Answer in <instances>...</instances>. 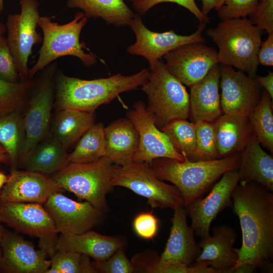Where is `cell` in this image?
I'll use <instances>...</instances> for the list:
<instances>
[{
  "label": "cell",
  "mask_w": 273,
  "mask_h": 273,
  "mask_svg": "<svg viewBox=\"0 0 273 273\" xmlns=\"http://www.w3.org/2000/svg\"><path fill=\"white\" fill-rule=\"evenodd\" d=\"M1 272L46 273L50 259L43 249L37 250L32 242L17 233L5 231L1 242Z\"/></svg>",
  "instance_id": "obj_18"
},
{
  "label": "cell",
  "mask_w": 273,
  "mask_h": 273,
  "mask_svg": "<svg viewBox=\"0 0 273 273\" xmlns=\"http://www.w3.org/2000/svg\"><path fill=\"white\" fill-rule=\"evenodd\" d=\"M112 185L127 188L145 197L152 208L174 210L185 207L184 198L177 188L159 179L148 163L132 162L125 166L117 165Z\"/></svg>",
  "instance_id": "obj_9"
},
{
  "label": "cell",
  "mask_w": 273,
  "mask_h": 273,
  "mask_svg": "<svg viewBox=\"0 0 273 273\" xmlns=\"http://www.w3.org/2000/svg\"><path fill=\"white\" fill-rule=\"evenodd\" d=\"M239 153L240 181H253L273 191V157L261 147L254 133Z\"/></svg>",
  "instance_id": "obj_26"
},
{
  "label": "cell",
  "mask_w": 273,
  "mask_h": 273,
  "mask_svg": "<svg viewBox=\"0 0 273 273\" xmlns=\"http://www.w3.org/2000/svg\"><path fill=\"white\" fill-rule=\"evenodd\" d=\"M0 222L18 232L37 238L39 248L50 258L57 251L58 233L43 204L0 203Z\"/></svg>",
  "instance_id": "obj_10"
},
{
  "label": "cell",
  "mask_w": 273,
  "mask_h": 273,
  "mask_svg": "<svg viewBox=\"0 0 273 273\" xmlns=\"http://www.w3.org/2000/svg\"><path fill=\"white\" fill-rule=\"evenodd\" d=\"M80 266V273L98 272L93 263V261H91L89 257L86 255L81 254Z\"/></svg>",
  "instance_id": "obj_46"
},
{
  "label": "cell",
  "mask_w": 273,
  "mask_h": 273,
  "mask_svg": "<svg viewBox=\"0 0 273 273\" xmlns=\"http://www.w3.org/2000/svg\"><path fill=\"white\" fill-rule=\"evenodd\" d=\"M260 0H224L223 6L217 11L221 21L246 18L256 9Z\"/></svg>",
  "instance_id": "obj_39"
},
{
  "label": "cell",
  "mask_w": 273,
  "mask_h": 273,
  "mask_svg": "<svg viewBox=\"0 0 273 273\" xmlns=\"http://www.w3.org/2000/svg\"><path fill=\"white\" fill-rule=\"evenodd\" d=\"M121 236L111 237L92 230L79 234H60L56 244L57 250L72 251L86 255L95 261L109 258L120 247L126 246Z\"/></svg>",
  "instance_id": "obj_23"
},
{
  "label": "cell",
  "mask_w": 273,
  "mask_h": 273,
  "mask_svg": "<svg viewBox=\"0 0 273 273\" xmlns=\"http://www.w3.org/2000/svg\"><path fill=\"white\" fill-rule=\"evenodd\" d=\"M7 32L6 25L0 22V36L4 35Z\"/></svg>",
  "instance_id": "obj_51"
},
{
  "label": "cell",
  "mask_w": 273,
  "mask_h": 273,
  "mask_svg": "<svg viewBox=\"0 0 273 273\" xmlns=\"http://www.w3.org/2000/svg\"><path fill=\"white\" fill-rule=\"evenodd\" d=\"M213 128L219 158L239 153L254 133L248 115L243 114L223 113Z\"/></svg>",
  "instance_id": "obj_25"
},
{
  "label": "cell",
  "mask_w": 273,
  "mask_h": 273,
  "mask_svg": "<svg viewBox=\"0 0 273 273\" xmlns=\"http://www.w3.org/2000/svg\"><path fill=\"white\" fill-rule=\"evenodd\" d=\"M147 81L141 89L146 95V108L155 117L161 129L176 119H187L190 115V97L185 86L167 69L161 59L150 66Z\"/></svg>",
  "instance_id": "obj_7"
},
{
  "label": "cell",
  "mask_w": 273,
  "mask_h": 273,
  "mask_svg": "<svg viewBox=\"0 0 273 273\" xmlns=\"http://www.w3.org/2000/svg\"><path fill=\"white\" fill-rule=\"evenodd\" d=\"M253 79L262 88H264V89L273 99V72L269 71L265 76H260L256 74Z\"/></svg>",
  "instance_id": "obj_44"
},
{
  "label": "cell",
  "mask_w": 273,
  "mask_h": 273,
  "mask_svg": "<svg viewBox=\"0 0 273 273\" xmlns=\"http://www.w3.org/2000/svg\"><path fill=\"white\" fill-rule=\"evenodd\" d=\"M0 78L11 82L21 81L6 37L0 36Z\"/></svg>",
  "instance_id": "obj_40"
},
{
  "label": "cell",
  "mask_w": 273,
  "mask_h": 273,
  "mask_svg": "<svg viewBox=\"0 0 273 273\" xmlns=\"http://www.w3.org/2000/svg\"><path fill=\"white\" fill-rule=\"evenodd\" d=\"M117 166L103 156L93 162L69 163L51 177L65 191L85 200L106 213L110 211L106 196L114 187L112 178Z\"/></svg>",
  "instance_id": "obj_6"
},
{
  "label": "cell",
  "mask_w": 273,
  "mask_h": 273,
  "mask_svg": "<svg viewBox=\"0 0 273 273\" xmlns=\"http://www.w3.org/2000/svg\"><path fill=\"white\" fill-rule=\"evenodd\" d=\"M67 150L49 134L36 146L21 167L26 171L52 175L69 163Z\"/></svg>",
  "instance_id": "obj_28"
},
{
  "label": "cell",
  "mask_w": 273,
  "mask_h": 273,
  "mask_svg": "<svg viewBox=\"0 0 273 273\" xmlns=\"http://www.w3.org/2000/svg\"><path fill=\"white\" fill-rule=\"evenodd\" d=\"M149 69L124 75L86 80L70 77L58 70L55 78V99L59 110L65 109L95 112L113 101L120 94L138 89L148 80Z\"/></svg>",
  "instance_id": "obj_2"
},
{
  "label": "cell",
  "mask_w": 273,
  "mask_h": 273,
  "mask_svg": "<svg viewBox=\"0 0 273 273\" xmlns=\"http://www.w3.org/2000/svg\"><path fill=\"white\" fill-rule=\"evenodd\" d=\"M168 137L173 148L186 160L192 157L196 146V125L186 119L173 120L160 129Z\"/></svg>",
  "instance_id": "obj_34"
},
{
  "label": "cell",
  "mask_w": 273,
  "mask_h": 273,
  "mask_svg": "<svg viewBox=\"0 0 273 273\" xmlns=\"http://www.w3.org/2000/svg\"><path fill=\"white\" fill-rule=\"evenodd\" d=\"M81 254L68 250H57L50 257L46 273H80Z\"/></svg>",
  "instance_id": "obj_36"
},
{
  "label": "cell",
  "mask_w": 273,
  "mask_h": 273,
  "mask_svg": "<svg viewBox=\"0 0 273 273\" xmlns=\"http://www.w3.org/2000/svg\"><path fill=\"white\" fill-rule=\"evenodd\" d=\"M224 0H201L202 9L201 12L205 15L207 14L212 10L218 11L223 6Z\"/></svg>",
  "instance_id": "obj_45"
},
{
  "label": "cell",
  "mask_w": 273,
  "mask_h": 273,
  "mask_svg": "<svg viewBox=\"0 0 273 273\" xmlns=\"http://www.w3.org/2000/svg\"><path fill=\"white\" fill-rule=\"evenodd\" d=\"M266 39L261 42L258 53V64L266 66H273V32L267 33Z\"/></svg>",
  "instance_id": "obj_43"
},
{
  "label": "cell",
  "mask_w": 273,
  "mask_h": 273,
  "mask_svg": "<svg viewBox=\"0 0 273 273\" xmlns=\"http://www.w3.org/2000/svg\"><path fill=\"white\" fill-rule=\"evenodd\" d=\"M5 229L3 227L2 225V223L0 222V259L2 255V250L1 248V242L2 239V237L3 236V235L5 232Z\"/></svg>",
  "instance_id": "obj_50"
},
{
  "label": "cell",
  "mask_w": 273,
  "mask_h": 273,
  "mask_svg": "<svg viewBox=\"0 0 273 273\" xmlns=\"http://www.w3.org/2000/svg\"><path fill=\"white\" fill-rule=\"evenodd\" d=\"M263 31L249 19L241 18L221 21L206 33L218 48V63L234 66L253 78Z\"/></svg>",
  "instance_id": "obj_4"
},
{
  "label": "cell",
  "mask_w": 273,
  "mask_h": 273,
  "mask_svg": "<svg viewBox=\"0 0 273 273\" xmlns=\"http://www.w3.org/2000/svg\"><path fill=\"white\" fill-rule=\"evenodd\" d=\"M196 125V146L190 161L219 159L216 147L213 122L198 120Z\"/></svg>",
  "instance_id": "obj_35"
},
{
  "label": "cell",
  "mask_w": 273,
  "mask_h": 273,
  "mask_svg": "<svg viewBox=\"0 0 273 273\" xmlns=\"http://www.w3.org/2000/svg\"><path fill=\"white\" fill-rule=\"evenodd\" d=\"M61 188L50 175L14 168L0 192V203H35L43 204Z\"/></svg>",
  "instance_id": "obj_19"
},
{
  "label": "cell",
  "mask_w": 273,
  "mask_h": 273,
  "mask_svg": "<svg viewBox=\"0 0 273 273\" xmlns=\"http://www.w3.org/2000/svg\"><path fill=\"white\" fill-rule=\"evenodd\" d=\"M9 162V155L5 149L0 145V163Z\"/></svg>",
  "instance_id": "obj_48"
},
{
  "label": "cell",
  "mask_w": 273,
  "mask_h": 273,
  "mask_svg": "<svg viewBox=\"0 0 273 273\" xmlns=\"http://www.w3.org/2000/svg\"><path fill=\"white\" fill-rule=\"evenodd\" d=\"M163 57L168 71L189 87L203 79L212 67L219 64L217 51L201 42L180 46Z\"/></svg>",
  "instance_id": "obj_16"
},
{
  "label": "cell",
  "mask_w": 273,
  "mask_h": 273,
  "mask_svg": "<svg viewBox=\"0 0 273 273\" xmlns=\"http://www.w3.org/2000/svg\"><path fill=\"white\" fill-rule=\"evenodd\" d=\"M58 233L79 234L101 224L105 213L87 201L77 202L58 192L43 204Z\"/></svg>",
  "instance_id": "obj_15"
},
{
  "label": "cell",
  "mask_w": 273,
  "mask_h": 273,
  "mask_svg": "<svg viewBox=\"0 0 273 273\" xmlns=\"http://www.w3.org/2000/svg\"><path fill=\"white\" fill-rule=\"evenodd\" d=\"M58 64L52 62L40 71L22 118L23 139L17 164L20 167L36 146L49 134Z\"/></svg>",
  "instance_id": "obj_8"
},
{
  "label": "cell",
  "mask_w": 273,
  "mask_h": 273,
  "mask_svg": "<svg viewBox=\"0 0 273 273\" xmlns=\"http://www.w3.org/2000/svg\"><path fill=\"white\" fill-rule=\"evenodd\" d=\"M52 18L39 16L37 25L42 30V46L38 52V57L35 64L29 69L28 78L34 75L55 60L62 57L71 56L78 58L87 67L96 64V56L90 52L84 42L80 41V35L88 19L82 12L75 14L73 19L65 24L60 25L53 22Z\"/></svg>",
  "instance_id": "obj_5"
},
{
  "label": "cell",
  "mask_w": 273,
  "mask_h": 273,
  "mask_svg": "<svg viewBox=\"0 0 273 273\" xmlns=\"http://www.w3.org/2000/svg\"><path fill=\"white\" fill-rule=\"evenodd\" d=\"M131 0H67L69 8L82 11L88 19H101L109 25L129 26L135 13L126 4Z\"/></svg>",
  "instance_id": "obj_27"
},
{
  "label": "cell",
  "mask_w": 273,
  "mask_h": 273,
  "mask_svg": "<svg viewBox=\"0 0 273 273\" xmlns=\"http://www.w3.org/2000/svg\"><path fill=\"white\" fill-rule=\"evenodd\" d=\"M35 84V79L17 82L0 78V118L25 106Z\"/></svg>",
  "instance_id": "obj_32"
},
{
  "label": "cell",
  "mask_w": 273,
  "mask_h": 273,
  "mask_svg": "<svg viewBox=\"0 0 273 273\" xmlns=\"http://www.w3.org/2000/svg\"><path fill=\"white\" fill-rule=\"evenodd\" d=\"M236 233L226 225L215 226L212 235L201 239L198 243L201 253L194 264H204L217 273H230L236 265L238 255L234 247Z\"/></svg>",
  "instance_id": "obj_21"
},
{
  "label": "cell",
  "mask_w": 273,
  "mask_h": 273,
  "mask_svg": "<svg viewBox=\"0 0 273 273\" xmlns=\"http://www.w3.org/2000/svg\"><path fill=\"white\" fill-rule=\"evenodd\" d=\"M20 14H9L6 22L9 48L21 81L29 79L28 61L33 46L42 41L36 31L39 15L37 0H20Z\"/></svg>",
  "instance_id": "obj_11"
},
{
  "label": "cell",
  "mask_w": 273,
  "mask_h": 273,
  "mask_svg": "<svg viewBox=\"0 0 273 273\" xmlns=\"http://www.w3.org/2000/svg\"><path fill=\"white\" fill-rule=\"evenodd\" d=\"M220 78L218 64L190 87V114L194 122L198 120L213 122L223 114L219 90Z\"/></svg>",
  "instance_id": "obj_22"
},
{
  "label": "cell",
  "mask_w": 273,
  "mask_h": 273,
  "mask_svg": "<svg viewBox=\"0 0 273 273\" xmlns=\"http://www.w3.org/2000/svg\"><path fill=\"white\" fill-rule=\"evenodd\" d=\"M95 112L60 110L53 120L52 135L67 149L95 123Z\"/></svg>",
  "instance_id": "obj_29"
},
{
  "label": "cell",
  "mask_w": 273,
  "mask_h": 273,
  "mask_svg": "<svg viewBox=\"0 0 273 273\" xmlns=\"http://www.w3.org/2000/svg\"><path fill=\"white\" fill-rule=\"evenodd\" d=\"M220 105L223 113L248 115L260 102L263 89L245 72L219 63Z\"/></svg>",
  "instance_id": "obj_17"
},
{
  "label": "cell",
  "mask_w": 273,
  "mask_h": 273,
  "mask_svg": "<svg viewBox=\"0 0 273 273\" xmlns=\"http://www.w3.org/2000/svg\"><path fill=\"white\" fill-rule=\"evenodd\" d=\"M232 198L242 232V245L235 248L238 259L233 269L249 264L261 269L273 258L272 191L253 181H239Z\"/></svg>",
  "instance_id": "obj_1"
},
{
  "label": "cell",
  "mask_w": 273,
  "mask_h": 273,
  "mask_svg": "<svg viewBox=\"0 0 273 273\" xmlns=\"http://www.w3.org/2000/svg\"><path fill=\"white\" fill-rule=\"evenodd\" d=\"M142 16L136 13L129 26L134 33L136 40L127 48L131 55L145 58L149 66L153 65L171 50L184 44L201 42L206 40L202 36L206 23H201L197 30L189 35H182L173 30L156 32L148 29L143 23Z\"/></svg>",
  "instance_id": "obj_13"
},
{
  "label": "cell",
  "mask_w": 273,
  "mask_h": 273,
  "mask_svg": "<svg viewBox=\"0 0 273 273\" xmlns=\"http://www.w3.org/2000/svg\"><path fill=\"white\" fill-rule=\"evenodd\" d=\"M159 219L152 212H144L138 214L134 218L133 229L140 238L150 240L157 234L159 229Z\"/></svg>",
  "instance_id": "obj_41"
},
{
  "label": "cell",
  "mask_w": 273,
  "mask_h": 273,
  "mask_svg": "<svg viewBox=\"0 0 273 273\" xmlns=\"http://www.w3.org/2000/svg\"><path fill=\"white\" fill-rule=\"evenodd\" d=\"M240 163V153H237L222 158L199 161L159 158L149 164L159 179L168 181L177 188L186 207L202 197L224 172L238 169Z\"/></svg>",
  "instance_id": "obj_3"
},
{
  "label": "cell",
  "mask_w": 273,
  "mask_h": 273,
  "mask_svg": "<svg viewBox=\"0 0 273 273\" xmlns=\"http://www.w3.org/2000/svg\"><path fill=\"white\" fill-rule=\"evenodd\" d=\"M133 9L141 16L145 14L152 8L163 3H172L180 5L191 12L200 23L208 24L209 17L205 15L197 6L195 0H131Z\"/></svg>",
  "instance_id": "obj_38"
},
{
  "label": "cell",
  "mask_w": 273,
  "mask_h": 273,
  "mask_svg": "<svg viewBox=\"0 0 273 273\" xmlns=\"http://www.w3.org/2000/svg\"><path fill=\"white\" fill-rule=\"evenodd\" d=\"M8 176L0 172V192L1 190L7 180Z\"/></svg>",
  "instance_id": "obj_49"
},
{
  "label": "cell",
  "mask_w": 273,
  "mask_h": 273,
  "mask_svg": "<svg viewBox=\"0 0 273 273\" xmlns=\"http://www.w3.org/2000/svg\"><path fill=\"white\" fill-rule=\"evenodd\" d=\"M248 117L257 141L272 154V99L264 89L260 102Z\"/></svg>",
  "instance_id": "obj_31"
},
{
  "label": "cell",
  "mask_w": 273,
  "mask_h": 273,
  "mask_svg": "<svg viewBox=\"0 0 273 273\" xmlns=\"http://www.w3.org/2000/svg\"><path fill=\"white\" fill-rule=\"evenodd\" d=\"M239 181L238 169L226 171L205 197L196 199L186 207L196 236L203 239L210 235L212 221L224 209L232 208V193Z\"/></svg>",
  "instance_id": "obj_14"
},
{
  "label": "cell",
  "mask_w": 273,
  "mask_h": 273,
  "mask_svg": "<svg viewBox=\"0 0 273 273\" xmlns=\"http://www.w3.org/2000/svg\"><path fill=\"white\" fill-rule=\"evenodd\" d=\"M249 20L267 33L273 32V0H260Z\"/></svg>",
  "instance_id": "obj_42"
},
{
  "label": "cell",
  "mask_w": 273,
  "mask_h": 273,
  "mask_svg": "<svg viewBox=\"0 0 273 273\" xmlns=\"http://www.w3.org/2000/svg\"><path fill=\"white\" fill-rule=\"evenodd\" d=\"M125 247L122 246L119 248L113 255L105 261L94 260L93 263L98 272L132 273L135 272V268L133 263L126 256Z\"/></svg>",
  "instance_id": "obj_37"
},
{
  "label": "cell",
  "mask_w": 273,
  "mask_h": 273,
  "mask_svg": "<svg viewBox=\"0 0 273 273\" xmlns=\"http://www.w3.org/2000/svg\"><path fill=\"white\" fill-rule=\"evenodd\" d=\"M132 107L127 111L126 117L138 130L140 137L139 147L132 162L150 164L159 158L186 160L173 148L167 135L157 127L155 115L147 109L146 105L139 100Z\"/></svg>",
  "instance_id": "obj_12"
},
{
  "label": "cell",
  "mask_w": 273,
  "mask_h": 273,
  "mask_svg": "<svg viewBox=\"0 0 273 273\" xmlns=\"http://www.w3.org/2000/svg\"><path fill=\"white\" fill-rule=\"evenodd\" d=\"M0 272H1V270H0Z\"/></svg>",
  "instance_id": "obj_53"
},
{
  "label": "cell",
  "mask_w": 273,
  "mask_h": 273,
  "mask_svg": "<svg viewBox=\"0 0 273 273\" xmlns=\"http://www.w3.org/2000/svg\"><path fill=\"white\" fill-rule=\"evenodd\" d=\"M173 210L169 237L160 256L159 264L191 266L200 254L201 249L195 241L194 230L188 224L186 207Z\"/></svg>",
  "instance_id": "obj_20"
},
{
  "label": "cell",
  "mask_w": 273,
  "mask_h": 273,
  "mask_svg": "<svg viewBox=\"0 0 273 273\" xmlns=\"http://www.w3.org/2000/svg\"><path fill=\"white\" fill-rule=\"evenodd\" d=\"M105 156L118 166L132 162L139 145L138 130L127 118L117 119L104 128Z\"/></svg>",
  "instance_id": "obj_24"
},
{
  "label": "cell",
  "mask_w": 273,
  "mask_h": 273,
  "mask_svg": "<svg viewBox=\"0 0 273 273\" xmlns=\"http://www.w3.org/2000/svg\"><path fill=\"white\" fill-rule=\"evenodd\" d=\"M4 10V0H0V13H2Z\"/></svg>",
  "instance_id": "obj_52"
},
{
  "label": "cell",
  "mask_w": 273,
  "mask_h": 273,
  "mask_svg": "<svg viewBox=\"0 0 273 273\" xmlns=\"http://www.w3.org/2000/svg\"><path fill=\"white\" fill-rule=\"evenodd\" d=\"M257 269V268L252 265L243 264L233 269L231 273H252L256 272Z\"/></svg>",
  "instance_id": "obj_47"
},
{
  "label": "cell",
  "mask_w": 273,
  "mask_h": 273,
  "mask_svg": "<svg viewBox=\"0 0 273 273\" xmlns=\"http://www.w3.org/2000/svg\"><path fill=\"white\" fill-rule=\"evenodd\" d=\"M18 111L0 118V145L7 152L10 163L15 166L23 139L22 118Z\"/></svg>",
  "instance_id": "obj_33"
},
{
  "label": "cell",
  "mask_w": 273,
  "mask_h": 273,
  "mask_svg": "<svg viewBox=\"0 0 273 273\" xmlns=\"http://www.w3.org/2000/svg\"><path fill=\"white\" fill-rule=\"evenodd\" d=\"M104 128L102 122L94 123L79 139L74 150L68 154L69 162H93L105 156Z\"/></svg>",
  "instance_id": "obj_30"
}]
</instances>
